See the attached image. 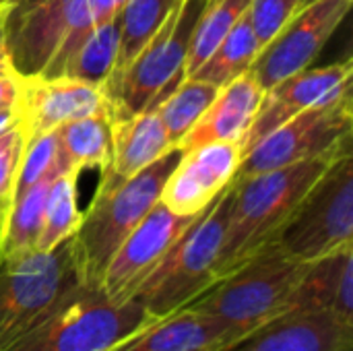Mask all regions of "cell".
Returning <instances> with one entry per match:
<instances>
[{
    "instance_id": "cell-21",
    "label": "cell",
    "mask_w": 353,
    "mask_h": 351,
    "mask_svg": "<svg viewBox=\"0 0 353 351\" xmlns=\"http://www.w3.org/2000/svg\"><path fill=\"white\" fill-rule=\"evenodd\" d=\"M60 170L81 174L83 170L105 172L112 163V128L108 112H97L56 128Z\"/></svg>"
},
{
    "instance_id": "cell-31",
    "label": "cell",
    "mask_w": 353,
    "mask_h": 351,
    "mask_svg": "<svg viewBox=\"0 0 353 351\" xmlns=\"http://www.w3.org/2000/svg\"><path fill=\"white\" fill-rule=\"evenodd\" d=\"M306 0H252L250 2L248 19L263 48L281 31V27L296 14V10Z\"/></svg>"
},
{
    "instance_id": "cell-18",
    "label": "cell",
    "mask_w": 353,
    "mask_h": 351,
    "mask_svg": "<svg viewBox=\"0 0 353 351\" xmlns=\"http://www.w3.org/2000/svg\"><path fill=\"white\" fill-rule=\"evenodd\" d=\"M323 312L353 327V246L308 263L290 312Z\"/></svg>"
},
{
    "instance_id": "cell-12",
    "label": "cell",
    "mask_w": 353,
    "mask_h": 351,
    "mask_svg": "<svg viewBox=\"0 0 353 351\" xmlns=\"http://www.w3.org/2000/svg\"><path fill=\"white\" fill-rule=\"evenodd\" d=\"M196 215H176L161 201L128 234L110 259L99 290L114 304L132 302L139 288L159 267L176 240L188 230Z\"/></svg>"
},
{
    "instance_id": "cell-23",
    "label": "cell",
    "mask_w": 353,
    "mask_h": 351,
    "mask_svg": "<svg viewBox=\"0 0 353 351\" xmlns=\"http://www.w3.org/2000/svg\"><path fill=\"white\" fill-rule=\"evenodd\" d=\"M178 0H124L118 8V54L110 74H120L153 39ZM108 79V81H110Z\"/></svg>"
},
{
    "instance_id": "cell-25",
    "label": "cell",
    "mask_w": 353,
    "mask_h": 351,
    "mask_svg": "<svg viewBox=\"0 0 353 351\" xmlns=\"http://www.w3.org/2000/svg\"><path fill=\"white\" fill-rule=\"evenodd\" d=\"M217 93L219 87L194 77H186L155 106L174 147H178L186 132L199 122Z\"/></svg>"
},
{
    "instance_id": "cell-14",
    "label": "cell",
    "mask_w": 353,
    "mask_h": 351,
    "mask_svg": "<svg viewBox=\"0 0 353 351\" xmlns=\"http://www.w3.org/2000/svg\"><path fill=\"white\" fill-rule=\"evenodd\" d=\"M352 74L353 60L347 56L329 66L304 68L273 85L265 91L263 106L242 141V153L246 155L263 137L283 122L352 91Z\"/></svg>"
},
{
    "instance_id": "cell-34",
    "label": "cell",
    "mask_w": 353,
    "mask_h": 351,
    "mask_svg": "<svg viewBox=\"0 0 353 351\" xmlns=\"http://www.w3.org/2000/svg\"><path fill=\"white\" fill-rule=\"evenodd\" d=\"M10 10H0V62L6 60V50H4V29H6V19Z\"/></svg>"
},
{
    "instance_id": "cell-27",
    "label": "cell",
    "mask_w": 353,
    "mask_h": 351,
    "mask_svg": "<svg viewBox=\"0 0 353 351\" xmlns=\"http://www.w3.org/2000/svg\"><path fill=\"white\" fill-rule=\"evenodd\" d=\"M250 2L252 0H207L190 39L184 64V79L192 77L199 70V66L211 56L219 41L248 12Z\"/></svg>"
},
{
    "instance_id": "cell-7",
    "label": "cell",
    "mask_w": 353,
    "mask_h": 351,
    "mask_svg": "<svg viewBox=\"0 0 353 351\" xmlns=\"http://www.w3.org/2000/svg\"><path fill=\"white\" fill-rule=\"evenodd\" d=\"M93 27L87 0H21L4 29L8 64L19 79L62 77Z\"/></svg>"
},
{
    "instance_id": "cell-24",
    "label": "cell",
    "mask_w": 353,
    "mask_h": 351,
    "mask_svg": "<svg viewBox=\"0 0 353 351\" xmlns=\"http://www.w3.org/2000/svg\"><path fill=\"white\" fill-rule=\"evenodd\" d=\"M261 50L263 46L246 12L234 25V29L219 41V46L211 52V56L199 66V70L192 77L221 89L223 85L238 79L240 74L248 72Z\"/></svg>"
},
{
    "instance_id": "cell-11",
    "label": "cell",
    "mask_w": 353,
    "mask_h": 351,
    "mask_svg": "<svg viewBox=\"0 0 353 351\" xmlns=\"http://www.w3.org/2000/svg\"><path fill=\"white\" fill-rule=\"evenodd\" d=\"M353 0H308L261 50L252 74L265 91L283 79L310 68L327 41L352 10Z\"/></svg>"
},
{
    "instance_id": "cell-17",
    "label": "cell",
    "mask_w": 353,
    "mask_h": 351,
    "mask_svg": "<svg viewBox=\"0 0 353 351\" xmlns=\"http://www.w3.org/2000/svg\"><path fill=\"white\" fill-rule=\"evenodd\" d=\"M225 351H353V327L323 312H288Z\"/></svg>"
},
{
    "instance_id": "cell-22",
    "label": "cell",
    "mask_w": 353,
    "mask_h": 351,
    "mask_svg": "<svg viewBox=\"0 0 353 351\" xmlns=\"http://www.w3.org/2000/svg\"><path fill=\"white\" fill-rule=\"evenodd\" d=\"M52 180L54 176H48L14 197L0 228V263L37 250L43 228L46 197Z\"/></svg>"
},
{
    "instance_id": "cell-4",
    "label": "cell",
    "mask_w": 353,
    "mask_h": 351,
    "mask_svg": "<svg viewBox=\"0 0 353 351\" xmlns=\"http://www.w3.org/2000/svg\"><path fill=\"white\" fill-rule=\"evenodd\" d=\"M234 182L209 203L176 240L159 267L134 294L151 319L178 312L219 281V257L225 240Z\"/></svg>"
},
{
    "instance_id": "cell-16",
    "label": "cell",
    "mask_w": 353,
    "mask_h": 351,
    "mask_svg": "<svg viewBox=\"0 0 353 351\" xmlns=\"http://www.w3.org/2000/svg\"><path fill=\"white\" fill-rule=\"evenodd\" d=\"M263 99L265 89L261 87L252 70L240 74L219 89L213 103L186 132L176 149L190 151L209 143H238L242 147V141L252 120L256 118Z\"/></svg>"
},
{
    "instance_id": "cell-29",
    "label": "cell",
    "mask_w": 353,
    "mask_h": 351,
    "mask_svg": "<svg viewBox=\"0 0 353 351\" xmlns=\"http://www.w3.org/2000/svg\"><path fill=\"white\" fill-rule=\"evenodd\" d=\"M60 149H58V137L56 130L46 132L41 137H35L25 145L19 176H17V188L14 197L33 186L35 182L60 174Z\"/></svg>"
},
{
    "instance_id": "cell-3",
    "label": "cell",
    "mask_w": 353,
    "mask_h": 351,
    "mask_svg": "<svg viewBox=\"0 0 353 351\" xmlns=\"http://www.w3.org/2000/svg\"><path fill=\"white\" fill-rule=\"evenodd\" d=\"M178 159L180 151L174 149L126 180L99 178L91 205L83 213L77 232L68 238L79 283L99 285L114 252L159 203L163 184Z\"/></svg>"
},
{
    "instance_id": "cell-13",
    "label": "cell",
    "mask_w": 353,
    "mask_h": 351,
    "mask_svg": "<svg viewBox=\"0 0 353 351\" xmlns=\"http://www.w3.org/2000/svg\"><path fill=\"white\" fill-rule=\"evenodd\" d=\"M17 126L25 145L66 122L105 110L103 89L72 77H25L17 89Z\"/></svg>"
},
{
    "instance_id": "cell-2",
    "label": "cell",
    "mask_w": 353,
    "mask_h": 351,
    "mask_svg": "<svg viewBox=\"0 0 353 351\" xmlns=\"http://www.w3.org/2000/svg\"><path fill=\"white\" fill-rule=\"evenodd\" d=\"M304 269V263L271 244L221 277L190 306L217 325L221 351H225L290 312Z\"/></svg>"
},
{
    "instance_id": "cell-15",
    "label": "cell",
    "mask_w": 353,
    "mask_h": 351,
    "mask_svg": "<svg viewBox=\"0 0 353 351\" xmlns=\"http://www.w3.org/2000/svg\"><path fill=\"white\" fill-rule=\"evenodd\" d=\"M242 157L238 143H209L180 151L159 201L176 215H199L234 182Z\"/></svg>"
},
{
    "instance_id": "cell-20",
    "label": "cell",
    "mask_w": 353,
    "mask_h": 351,
    "mask_svg": "<svg viewBox=\"0 0 353 351\" xmlns=\"http://www.w3.org/2000/svg\"><path fill=\"white\" fill-rule=\"evenodd\" d=\"M110 351H221V335L207 314L186 306L151 319Z\"/></svg>"
},
{
    "instance_id": "cell-6",
    "label": "cell",
    "mask_w": 353,
    "mask_h": 351,
    "mask_svg": "<svg viewBox=\"0 0 353 351\" xmlns=\"http://www.w3.org/2000/svg\"><path fill=\"white\" fill-rule=\"evenodd\" d=\"M149 321L139 302L114 304L99 288L79 283L2 351H110Z\"/></svg>"
},
{
    "instance_id": "cell-8",
    "label": "cell",
    "mask_w": 353,
    "mask_h": 351,
    "mask_svg": "<svg viewBox=\"0 0 353 351\" xmlns=\"http://www.w3.org/2000/svg\"><path fill=\"white\" fill-rule=\"evenodd\" d=\"M79 285L68 240L0 263V351L33 329Z\"/></svg>"
},
{
    "instance_id": "cell-5",
    "label": "cell",
    "mask_w": 353,
    "mask_h": 351,
    "mask_svg": "<svg viewBox=\"0 0 353 351\" xmlns=\"http://www.w3.org/2000/svg\"><path fill=\"white\" fill-rule=\"evenodd\" d=\"M207 0H178L153 39L103 85L110 120L155 108L182 79L190 39Z\"/></svg>"
},
{
    "instance_id": "cell-36",
    "label": "cell",
    "mask_w": 353,
    "mask_h": 351,
    "mask_svg": "<svg viewBox=\"0 0 353 351\" xmlns=\"http://www.w3.org/2000/svg\"><path fill=\"white\" fill-rule=\"evenodd\" d=\"M122 4H124V0H118V8H120Z\"/></svg>"
},
{
    "instance_id": "cell-30",
    "label": "cell",
    "mask_w": 353,
    "mask_h": 351,
    "mask_svg": "<svg viewBox=\"0 0 353 351\" xmlns=\"http://www.w3.org/2000/svg\"><path fill=\"white\" fill-rule=\"evenodd\" d=\"M23 151H25V141L17 124L0 132V228L14 201L17 176H19Z\"/></svg>"
},
{
    "instance_id": "cell-10",
    "label": "cell",
    "mask_w": 353,
    "mask_h": 351,
    "mask_svg": "<svg viewBox=\"0 0 353 351\" xmlns=\"http://www.w3.org/2000/svg\"><path fill=\"white\" fill-rule=\"evenodd\" d=\"M352 91L283 122L263 137L244 157L234 182L279 170L352 143Z\"/></svg>"
},
{
    "instance_id": "cell-28",
    "label": "cell",
    "mask_w": 353,
    "mask_h": 351,
    "mask_svg": "<svg viewBox=\"0 0 353 351\" xmlns=\"http://www.w3.org/2000/svg\"><path fill=\"white\" fill-rule=\"evenodd\" d=\"M118 54V21L95 25L89 35L79 43L68 60L62 77H72L103 89L108 83Z\"/></svg>"
},
{
    "instance_id": "cell-33",
    "label": "cell",
    "mask_w": 353,
    "mask_h": 351,
    "mask_svg": "<svg viewBox=\"0 0 353 351\" xmlns=\"http://www.w3.org/2000/svg\"><path fill=\"white\" fill-rule=\"evenodd\" d=\"M12 124H17V110H14V106L0 110V132L10 128Z\"/></svg>"
},
{
    "instance_id": "cell-1",
    "label": "cell",
    "mask_w": 353,
    "mask_h": 351,
    "mask_svg": "<svg viewBox=\"0 0 353 351\" xmlns=\"http://www.w3.org/2000/svg\"><path fill=\"white\" fill-rule=\"evenodd\" d=\"M352 143L323 155L234 182L230 219L219 257V279L275 244L304 199Z\"/></svg>"
},
{
    "instance_id": "cell-35",
    "label": "cell",
    "mask_w": 353,
    "mask_h": 351,
    "mask_svg": "<svg viewBox=\"0 0 353 351\" xmlns=\"http://www.w3.org/2000/svg\"><path fill=\"white\" fill-rule=\"evenodd\" d=\"M21 0H0V10H12Z\"/></svg>"
},
{
    "instance_id": "cell-19",
    "label": "cell",
    "mask_w": 353,
    "mask_h": 351,
    "mask_svg": "<svg viewBox=\"0 0 353 351\" xmlns=\"http://www.w3.org/2000/svg\"><path fill=\"white\" fill-rule=\"evenodd\" d=\"M110 128L112 163L101 172L108 180H126L176 149L155 108L110 120Z\"/></svg>"
},
{
    "instance_id": "cell-26",
    "label": "cell",
    "mask_w": 353,
    "mask_h": 351,
    "mask_svg": "<svg viewBox=\"0 0 353 351\" xmlns=\"http://www.w3.org/2000/svg\"><path fill=\"white\" fill-rule=\"evenodd\" d=\"M77 180L79 174L60 172L50 182L46 207H43V228H41L37 250L43 252L54 250L77 232L83 217L79 209Z\"/></svg>"
},
{
    "instance_id": "cell-9",
    "label": "cell",
    "mask_w": 353,
    "mask_h": 351,
    "mask_svg": "<svg viewBox=\"0 0 353 351\" xmlns=\"http://www.w3.org/2000/svg\"><path fill=\"white\" fill-rule=\"evenodd\" d=\"M298 263H314L353 246L352 151L333 161L275 242Z\"/></svg>"
},
{
    "instance_id": "cell-32",
    "label": "cell",
    "mask_w": 353,
    "mask_h": 351,
    "mask_svg": "<svg viewBox=\"0 0 353 351\" xmlns=\"http://www.w3.org/2000/svg\"><path fill=\"white\" fill-rule=\"evenodd\" d=\"M95 25L108 23L118 14V0H87Z\"/></svg>"
}]
</instances>
